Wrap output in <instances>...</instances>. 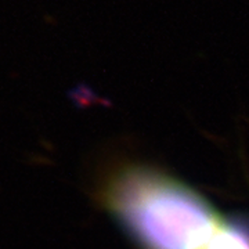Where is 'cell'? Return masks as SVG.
<instances>
[{
  "mask_svg": "<svg viewBox=\"0 0 249 249\" xmlns=\"http://www.w3.org/2000/svg\"><path fill=\"white\" fill-rule=\"evenodd\" d=\"M111 204L148 249H202L223 223L194 191L151 172L122 176Z\"/></svg>",
  "mask_w": 249,
  "mask_h": 249,
  "instance_id": "6da1fadb",
  "label": "cell"
},
{
  "mask_svg": "<svg viewBox=\"0 0 249 249\" xmlns=\"http://www.w3.org/2000/svg\"><path fill=\"white\" fill-rule=\"evenodd\" d=\"M202 249H249V234L238 226L222 223Z\"/></svg>",
  "mask_w": 249,
  "mask_h": 249,
  "instance_id": "7a4b0ae2",
  "label": "cell"
}]
</instances>
